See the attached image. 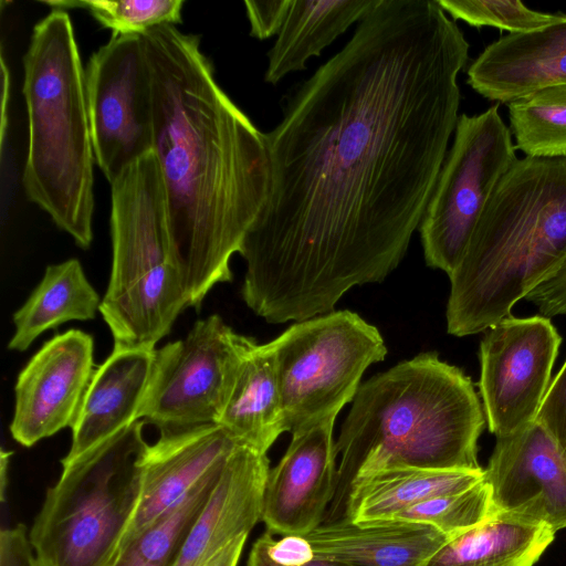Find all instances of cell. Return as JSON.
<instances>
[{"instance_id": "22", "label": "cell", "mask_w": 566, "mask_h": 566, "mask_svg": "<svg viewBox=\"0 0 566 566\" xmlns=\"http://www.w3.org/2000/svg\"><path fill=\"white\" fill-rule=\"evenodd\" d=\"M377 0H291L285 21L269 51L264 80L277 84L306 69L352 24L360 22Z\"/></svg>"}, {"instance_id": "33", "label": "cell", "mask_w": 566, "mask_h": 566, "mask_svg": "<svg viewBox=\"0 0 566 566\" xmlns=\"http://www.w3.org/2000/svg\"><path fill=\"white\" fill-rule=\"evenodd\" d=\"M0 566H42L23 524L1 530Z\"/></svg>"}, {"instance_id": "29", "label": "cell", "mask_w": 566, "mask_h": 566, "mask_svg": "<svg viewBox=\"0 0 566 566\" xmlns=\"http://www.w3.org/2000/svg\"><path fill=\"white\" fill-rule=\"evenodd\" d=\"M442 10L454 21L481 28L493 27L510 33H528L543 29L556 21L562 14L544 13L527 8L521 1L488 0H437Z\"/></svg>"}, {"instance_id": "5", "label": "cell", "mask_w": 566, "mask_h": 566, "mask_svg": "<svg viewBox=\"0 0 566 566\" xmlns=\"http://www.w3.org/2000/svg\"><path fill=\"white\" fill-rule=\"evenodd\" d=\"M27 197L82 249L93 240L95 161L83 69L70 15L51 9L23 56Z\"/></svg>"}, {"instance_id": "13", "label": "cell", "mask_w": 566, "mask_h": 566, "mask_svg": "<svg viewBox=\"0 0 566 566\" xmlns=\"http://www.w3.org/2000/svg\"><path fill=\"white\" fill-rule=\"evenodd\" d=\"M484 476L493 516L566 527V455L538 422L496 438Z\"/></svg>"}, {"instance_id": "23", "label": "cell", "mask_w": 566, "mask_h": 566, "mask_svg": "<svg viewBox=\"0 0 566 566\" xmlns=\"http://www.w3.org/2000/svg\"><path fill=\"white\" fill-rule=\"evenodd\" d=\"M101 303L77 259L51 264L29 298L13 314L14 333L8 348L23 352L50 328L70 321L93 319Z\"/></svg>"}, {"instance_id": "14", "label": "cell", "mask_w": 566, "mask_h": 566, "mask_svg": "<svg viewBox=\"0 0 566 566\" xmlns=\"http://www.w3.org/2000/svg\"><path fill=\"white\" fill-rule=\"evenodd\" d=\"M335 420L292 433L280 462L270 469L261 521L273 535H306L318 527L336 490Z\"/></svg>"}, {"instance_id": "2", "label": "cell", "mask_w": 566, "mask_h": 566, "mask_svg": "<svg viewBox=\"0 0 566 566\" xmlns=\"http://www.w3.org/2000/svg\"><path fill=\"white\" fill-rule=\"evenodd\" d=\"M142 36L171 260L189 306L200 307L232 280L231 256L266 202V134L218 85L198 35L161 24Z\"/></svg>"}, {"instance_id": "31", "label": "cell", "mask_w": 566, "mask_h": 566, "mask_svg": "<svg viewBox=\"0 0 566 566\" xmlns=\"http://www.w3.org/2000/svg\"><path fill=\"white\" fill-rule=\"evenodd\" d=\"M525 300L545 317L566 314V258Z\"/></svg>"}, {"instance_id": "15", "label": "cell", "mask_w": 566, "mask_h": 566, "mask_svg": "<svg viewBox=\"0 0 566 566\" xmlns=\"http://www.w3.org/2000/svg\"><path fill=\"white\" fill-rule=\"evenodd\" d=\"M159 432L144 458L138 506L119 548L177 505L241 446L218 423Z\"/></svg>"}, {"instance_id": "3", "label": "cell", "mask_w": 566, "mask_h": 566, "mask_svg": "<svg viewBox=\"0 0 566 566\" xmlns=\"http://www.w3.org/2000/svg\"><path fill=\"white\" fill-rule=\"evenodd\" d=\"M352 402L335 441L340 462L323 523L340 521L350 484L378 471L483 470L478 440L485 415L474 385L436 353L373 376Z\"/></svg>"}, {"instance_id": "37", "label": "cell", "mask_w": 566, "mask_h": 566, "mask_svg": "<svg viewBox=\"0 0 566 566\" xmlns=\"http://www.w3.org/2000/svg\"><path fill=\"white\" fill-rule=\"evenodd\" d=\"M11 452L1 451V474H0V486H1V501H4L6 484H7V469Z\"/></svg>"}, {"instance_id": "19", "label": "cell", "mask_w": 566, "mask_h": 566, "mask_svg": "<svg viewBox=\"0 0 566 566\" xmlns=\"http://www.w3.org/2000/svg\"><path fill=\"white\" fill-rule=\"evenodd\" d=\"M315 555L354 566H424L450 538L429 524L386 521L323 523L304 535Z\"/></svg>"}, {"instance_id": "36", "label": "cell", "mask_w": 566, "mask_h": 566, "mask_svg": "<svg viewBox=\"0 0 566 566\" xmlns=\"http://www.w3.org/2000/svg\"><path fill=\"white\" fill-rule=\"evenodd\" d=\"M2 66V99H1V143H3L7 123V102L9 99V71L6 66L3 57L1 59Z\"/></svg>"}, {"instance_id": "10", "label": "cell", "mask_w": 566, "mask_h": 566, "mask_svg": "<svg viewBox=\"0 0 566 566\" xmlns=\"http://www.w3.org/2000/svg\"><path fill=\"white\" fill-rule=\"evenodd\" d=\"M95 163L112 184L153 151L151 74L142 34L113 33L85 67Z\"/></svg>"}, {"instance_id": "32", "label": "cell", "mask_w": 566, "mask_h": 566, "mask_svg": "<svg viewBox=\"0 0 566 566\" xmlns=\"http://www.w3.org/2000/svg\"><path fill=\"white\" fill-rule=\"evenodd\" d=\"M250 34L259 40L277 35L289 12L291 0L244 1Z\"/></svg>"}, {"instance_id": "28", "label": "cell", "mask_w": 566, "mask_h": 566, "mask_svg": "<svg viewBox=\"0 0 566 566\" xmlns=\"http://www.w3.org/2000/svg\"><path fill=\"white\" fill-rule=\"evenodd\" d=\"M52 9H85L103 27L117 34H143L181 22L182 0H46Z\"/></svg>"}, {"instance_id": "16", "label": "cell", "mask_w": 566, "mask_h": 566, "mask_svg": "<svg viewBox=\"0 0 566 566\" xmlns=\"http://www.w3.org/2000/svg\"><path fill=\"white\" fill-rule=\"evenodd\" d=\"M270 471L266 453L239 446L221 472L180 546L172 566H205L261 521Z\"/></svg>"}, {"instance_id": "1", "label": "cell", "mask_w": 566, "mask_h": 566, "mask_svg": "<svg viewBox=\"0 0 566 566\" xmlns=\"http://www.w3.org/2000/svg\"><path fill=\"white\" fill-rule=\"evenodd\" d=\"M469 42L437 0H377L266 134L270 190L239 253L272 324L384 281L419 229L454 134Z\"/></svg>"}, {"instance_id": "30", "label": "cell", "mask_w": 566, "mask_h": 566, "mask_svg": "<svg viewBox=\"0 0 566 566\" xmlns=\"http://www.w3.org/2000/svg\"><path fill=\"white\" fill-rule=\"evenodd\" d=\"M536 422L548 432L566 455V361L548 387Z\"/></svg>"}, {"instance_id": "4", "label": "cell", "mask_w": 566, "mask_h": 566, "mask_svg": "<svg viewBox=\"0 0 566 566\" xmlns=\"http://www.w3.org/2000/svg\"><path fill=\"white\" fill-rule=\"evenodd\" d=\"M566 258V157L516 159L449 275L447 331L462 337L512 316Z\"/></svg>"}, {"instance_id": "7", "label": "cell", "mask_w": 566, "mask_h": 566, "mask_svg": "<svg viewBox=\"0 0 566 566\" xmlns=\"http://www.w3.org/2000/svg\"><path fill=\"white\" fill-rule=\"evenodd\" d=\"M269 345L291 433L336 420L365 370L387 355L378 328L348 310L296 322Z\"/></svg>"}, {"instance_id": "21", "label": "cell", "mask_w": 566, "mask_h": 566, "mask_svg": "<svg viewBox=\"0 0 566 566\" xmlns=\"http://www.w3.org/2000/svg\"><path fill=\"white\" fill-rule=\"evenodd\" d=\"M483 479L484 470L401 468L378 471L350 484L342 520L357 525L391 521L420 502L464 491Z\"/></svg>"}, {"instance_id": "18", "label": "cell", "mask_w": 566, "mask_h": 566, "mask_svg": "<svg viewBox=\"0 0 566 566\" xmlns=\"http://www.w3.org/2000/svg\"><path fill=\"white\" fill-rule=\"evenodd\" d=\"M156 348L114 347L95 369L72 428L69 462L138 421L155 363Z\"/></svg>"}, {"instance_id": "6", "label": "cell", "mask_w": 566, "mask_h": 566, "mask_svg": "<svg viewBox=\"0 0 566 566\" xmlns=\"http://www.w3.org/2000/svg\"><path fill=\"white\" fill-rule=\"evenodd\" d=\"M135 421L61 462L29 536L42 566H111L137 510L148 444Z\"/></svg>"}, {"instance_id": "26", "label": "cell", "mask_w": 566, "mask_h": 566, "mask_svg": "<svg viewBox=\"0 0 566 566\" xmlns=\"http://www.w3.org/2000/svg\"><path fill=\"white\" fill-rule=\"evenodd\" d=\"M509 118L516 149L531 157H566V84L509 103Z\"/></svg>"}, {"instance_id": "8", "label": "cell", "mask_w": 566, "mask_h": 566, "mask_svg": "<svg viewBox=\"0 0 566 566\" xmlns=\"http://www.w3.org/2000/svg\"><path fill=\"white\" fill-rule=\"evenodd\" d=\"M515 149L497 105L459 116L418 229L428 266L448 275L455 270L497 184L517 159Z\"/></svg>"}, {"instance_id": "12", "label": "cell", "mask_w": 566, "mask_h": 566, "mask_svg": "<svg viewBox=\"0 0 566 566\" xmlns=\"http://www.w3.org/2000/svg\"><path fill=\"white\" fill-rule=\"evenodd\" d=\"M94 340L69 329L45 342L20 371L14 386L13 439L32 447L73 428L94 375Z\"/></svg>"}, {"instance_id": "27", "label": "cell", "mask_w": 566, "mask_h": 566, "mask_svg": "<svg viewBox=\"0 0 566 566\" xmlns=\"http://www.w3.org/2000/svg\"><path fill=\"white\" fill-rule=\"evenodd\" d=\"M492 516L491 488L484 476L464 491L420 502L402 511L394 520L429 524L453 537Z\"/></svg>"}, {"instance_id": "25", "label": "cell", "mask_w": 566, "mask_h": 566, "mask_svg": "<svg viewBox=\"0 0 566 566\" xmlns=\"http://www.w3.org/2000/svg\"><path fill=\"white\" fill-rule=\"evenodd\" d=\"M224 463L209 473L177 505L125 543L111 566H172Z\"/></svg>"}, {"instance_id": "9", "label": "cell", "mask_w": 566, "mask_h": 566, "mask_svg": "<svg viewBox=\"0 0 566 566\" xmlns=\"http://www.w3.org/2000/svg\"><path fill=\"white\" fill-rule=\"evenodd\" d=\"M254 342L217 314L197 321L185 338L156 349L138 420L159 431L218 423L239 365Z\"/></svg>"}, {"instance_id": "11", "label": "cell", "mask_w": 566, "mask_h": 566, "mask_svg": "<svg viewBox=\"0 0 566 566\" xmlns=\"http://www.w3.org/2000/svg\"><path fill=\"white\" fill-rule=\"evenodd\" d=\"M562 337L548 317H506L480 344L479 388L485 420L496 438L536 421L551 385Z\"/></svg>"}, {"instance_id": "34", "label": "cell", "mask_w": 566, "mask_h": 566, "mask_svg": "<svg viewBox=\"0 0 566 566\" xmlns=\"http://www.w3.org/2000/svg\"><path fill=\"white\" fill-rule=\"evenodd\" d=\"M247 566H354L352 564L321 557L317 555H314V557L305 563L298 564V565H281L275 563L265 552L262 544L256 539L250 551L249 558L247 562Z\"/></svg>"}, {"instance_id": "20", "label": "cell", "mask_w": 566, "mask_h": 566, "mask_svg": "<svg viewBox=\"0 0 566 566\" xmlns=\"http://www.w3.org/2000/svg\"><path fill=\"white\" fill-rule=\"evenodd\" d=\"M241 446L266 453L285 431L274 357L269 343L244 354L219 422Z\"/></svg>"}, {"instance_id": "35", "label": "cell", "mask_w": 566, "mask_h": 566, "mask_svg": "<svg viewBox=\"0 0 566 566\" xmlns=\"http://www.w3.org/2000/svg\"><path fill=\"white\" fill-rule=\"evenodd\" d=\"M247 538L248 535L240 536L210 559L205 566H238Z\"/></svg>"}, {"instance_id": "24", "label": "cell", "mask_w": 566, "mask_h": 566, "mask_svg": "<svg viewBox=\"0 0 566 566\" xmlns=\"http://www.w3.org/2000/svg\"><path fill=\"white\" fill-rule=\"evenodd\" d=\"M554 536L547 525L492 516L450 537L424 566H534Z\"/></svg>"}, {"instance_id": "17", "label": "cell", "mask_w": 566, "mask_h": 566, "mask_svg": "<svg viewBox=\"0 0 566 566\" xmlns=\"http://www.w3.org/2000/svg\"><path fill=\"white\" fill-rule=\"evenodd\" d=\"M467 74L476 93L507 104L566 84V14L537 31L500 38L471 63Z\"/></svg>"}]
</instances>
